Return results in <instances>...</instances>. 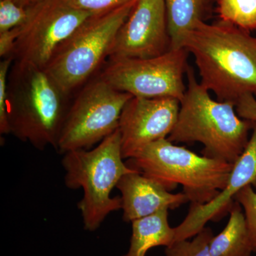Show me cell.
<instances>
[{
	"label": "cell",
	"mask_w": 256,
	"mask_h": 256,
	"mask_svg": "<svg viewBox=\"0 0 256 256\" xmlns=\"http://www.w3.org/2000/svg\"><path fill=\"white\" fill-rule=\"evenodd\" d=\"M220 22H201L185 37L182 47L194 57L200 84L217 100L236 104L256 97V36Z\"/></svg>",
	"instance_id": "1"
},
{
	"label": "cell",
	"mask_w": 256,
	"mask_h": 256,
	"mask_svg": "<svg viewBox=\"0 0 256 256\" xmlns=\"http://www.w3.org/2000/svg\"><path fill=\"white\" fill-rule=\"evenodd\" d=\"M186 77L178 121L168 139L173 143H201L204 156L234 164L246 148L255 122L240 118L235 104L214 100L190 66Z\"/></svg>",
	"instance_id": "2"
},
{
	"label": "cell",
	"mask_w": 256,
	"mask_h": 256,
	"mask_svg": "<svg viewBox=\"0 0 256 256\" xmlns=\"http://www.w3.org/2000/svg\"><path fill=\"white\" fill-rule=\"evenodd\" d=\"M44 68L15 60L8 78L10 133L37 150L56 149L69 107Z\"/></svg>",
	"instance_id": "3"
},
{
	"label": "cell",
	"mask_w": 256,
	"mask_h": 256,
	"mask_svg": "<svg viewBox=\"0 0 256 256\" xmlns=\"http://www.w3.org/2000/svg\"><path fill=\"white\" fill-rule=\"evenodd\" d=\"M124 160L118 128L94 149L64 153L66 186L84 191L78 208L86 230L95 232L108 216L122 208L121 197L111 193L124 175L136 171Z\"/></svg>",
	"instance_id": "4"
},
{
	"label": "cell",
	"mask_w": 256,
	"mask_h": 256,
	"mask_svg": "<svg viewBox=\"0 0 256 256\" xmlns=\"http://www.w3.org/2000/svg\"><path fill=\"white\" fill-rule=\"evenodd\" d=\"M126 163L169 192L182 185L192 204L213 200L225 188L234 166L224 160L198 156L168 138L144 146Z\"/></svg>",
	"instance_id": "5"
},
{
	"label": "cell",
	"mask_w": 256,
	"mask_h": 256,
	"mask_svg": "<svg viewBox=\"0 0 256 256\" xmlns=\"http://www.w3.org/2000/svg\"><path fill=\"white\" fill-rule=\"evenodd\" d=\"M136 2L90 16L57 48L44 69L64 96L86 82L108 57L116 35Z\"/></svg>",
	"instance_id": "6"
},
{
	"label": "cell",
	"mask_w": 256,
	"mask_h": 256,
	"mask_svg": "<svg viewBox=\"0 0 256 256\" xmlns=\"http://www.w3.org/2000/svg\"><path fill=\"white\" fill-rule=\"evenodd\" d=\"M132 97L100 77L84 88L69 107L57 150L60 153L90 149L119 127L124 106Z\"/></svg>",
	"instance_id": "7"
},
{
	"label": "cell",
	"mask_w": 256,
	"mask_h": 256,
	"mask_svg": "<svg viewBox=\"0 0 256 256\" xmlns=\"http://www.w3.org/2000/svg\"><path fill=\"white\" fill-rule=\"evenodd\" d=\"M188 50H170L148 58L109 60L100 77L120 92L134 97L174 98L181 101L186 87Z\"/></svg>",
	"instance_id": "8"
},
{
	"label": "cell",
	"mask_w": 256,
	"mask_h": 256,
	"mask_svg": "<svg viewBox=\"0 0 256 256\" xmlns=\"http://www.w3.org/2000/svg\"><path fill=\"white\" fill-rule=\"evenodd\" d=\"M28 20L20 28L13 58L45 68L56 50L90 13L75 9L64 0H38L28 6Z\"/></svg>",
	"instance_id": "9"
},
{
	"label": "cell",
	"mask_w": 256,
	"mask_h": 256,
	"mask_svg": "<svg viewBox=\"0 0 256 256\" xmlns=\"http://www.w3.org/2000/svg\"><path fill=\"white\" fill-rule=\"evenodd\" d=\"M171 50L164 0H137L122 25L109 53V60L148 58Z\"/></svg>",
	"instance_id": "10"
},
{
	"label": "cell",
	"mask_w": 256,
	"mask_h": 256,
	"mask_svg": "<svg viewBox=\"0 0 256 256\" xmlns=\"http://www.w3.org/2000/svg\"><path fill=\"white\" fill-rule=\"evenodd\" d=\"M180 108V101L174 98L132 96L124 106L119 122L124 160L133 158L150 143L169 137Z\"/></svg>",
	"instance_id": "11"
},
{
	"label": "cell",
	"mask_w": 256,
	"mask_h": 256,
	"mask_svg": "<svg viewBox=\"0 0 256 256\" xmlns=\"http://www.w3.org/2000/svg\"><path fill=\"white\" fill-rule=\"evenodd\" d=\"M240 158L234 163L228 182L213 200L204 204H191L184 220L175 227V242L188 240L205 228L210 220H218L229 212L236 195L252 185L256 190V122Z\"/></svg>",
	"instance_id": "12"
},
{
	"label": "cell",
	"mask_w": 256,
	"mask_h": 256,
	"mask_svg": "<svg viewBox=\"0 0 256 256\" xmlns=\"http://www.w3.org/2000/svg\"><path fill=\"white\" fill-rule=\"evenodd\" d=\"M116 188L121 193L122 220L126 222L132 223L162 210H175L188 202L184 194H172L138 171L124 175Z\"/></svg>",
	"instance_id": "13"
},
{
	"label": "cell",
	"mask_w": 256,
	"mask_h": 256,
	"mask_svg": "<svg viewBox=\"0 0 256 256\" xmlns=\"http://www.w3.org/2000/svg\"><path fill=\"white\" fill-rule=\"evenodd\" d=\"M168 210L133 220L129 249L122 256H146L152 248L172 245L175 242V232L170 226Z\"/></svg>",
	"instance_id": "14"
},
{
	"label": "cell",
	"mask_w": 256,
	"mask_h": 256,
	"mask_svg": "<svg viewBox=\"0 0 256 256\" xmlns=\"http://www.w3.org/2000/svg\"><path fill=\"white\" fill-rule=\"evenodd\" d=\"M225 228L210 242V256H252L256 252L240 204L234 201Z\"/></svg>",
	"instance_id": "15"
},
{
	"label": "cell",
	"mask_w": 256,
	"mask_h": 256,
	"mask_svg": "<svg viewBox=\"0 0 256 256\" xmlns=\"http://www.w3.org/2000/svg\"><path fill=\"white\" fill-rule=\"evenodd\" d=\"M171 50L183 48L185 37L205 16L212 0H164Z\"/></svg>",
	"instance_id": "16"
},
{
	"label": "cell",
	"mask_w": 256,
	"mask_h": 256,
	"mask_svg": "<svg viewBox=\"0 0 256 256\" xmlns=\"http://www.w3.org/2000/svg\"><path fill=\"white\" fill-rule=\"evenodd\" d=\"M220 20L246 31L256 30V0H220Z\"/></svg>",
	"instance_id": "17"
},
{
	"label": "cell",
	"mask_w": 256,
	"mask_h": 256,
	"mask_svg": "<svg viewBox=\"0 0 256 256\" xmlns=\"http://www.w3.org/2000/svg\"><path fill=\"white\" fill-rule=\"evenodd\" d=\"M214 237L210 228H204L192 240H176L165 249L166 256H210V245Z\"/></svg>",
	"instance_id": "18"
},
{
	"label": "cell",
	"mask_w": 256,
	"mask_h": 256,
	"mask_svg": "<svg viewBox=\"0 0 256 256\" xmlns=\"http://www.w3.org/2000/svg\"><path fill=\"white\" fill-rule=\"evenodd\" d=\"M28 6H21L14 0L0 1V32L21 28L28 20Z\"/></svg>",
	"instance_id": "19"
},
{
	"label": "cell",
	"mask_w": 256,
	"mask_h": 256,
	"mask_svg": "<svg viewBox=\"0 0 256 256\" xmlns=\"http://www.w3.org/2000/svg\"><path fill=\"white\" fill-rule=\"evenodd\" d=\"M234 200L242 207L249 236L256 250V190L248 185L236 195Z\"/></svg>",
	"instance_id": "20"
},
{
	"label": "cell",
	"mask_w": 256,
	"mask_h": 256,
	"mask_svg": "<svg viewBox=\"0 0 256 256\" xmlns=\"http://www.w3.org/2000/svg\"><path fill=\"white\" fill-rule=\"evenodd\" d=\"M14 58L8 57L0 63V133L10 134L8 116V78Z\"/></svg>",
	"instance_id": "21"
},
{
	"label": "cell",
	"mask_w": 256,
	"mask_h": 256,
	"mask_svg": "<svg viewBox=\"0 0 256 256\" xmlns=\"http://www.w3.org/2000/svg\"><path fill=\"white\" fill-rule=\"evenodd\" d=\"M75 9L98 15L117 9L133 0H64Z\"/></svg>",
	"instance_id": "22"
},
{
	"label": "cell",
	"mask_w": 256,
	"mask_h": 256,
	"mask_svg": "<svg viewBox=\"0 0 256 256\" xmlns=\"http://www.w3.org/2000/svg\"><path fill=\"white\" fill-rule=\"evenodd\" d=\"M20 28L0 32V56L4 58L13 57Z\"/></svg>",
	"instance_id": "23"
},
{
	"label": "cell",
	"mask_w": 256,
	"mask_h": 256,
	"mask_svg": "<svg viewBox=\"0 0 256 256\" xmlns=\"http://www.w3.org/2000/svg\"><path fill=\"white\" fill-rule=\"evenodd\" d=\"M237 114L242 118L256 122V99L255 96L246 95L236 104Z\"/></svg>",
	"instance_id": "24"
},
{
	"label": "cell",
	"mask_w": 256,
	"mask_h": 256,
	"mask_svg": "<svg viewBox=\"0 0 256 256\" xmlns=\"http://www.w3.org/2000/svg\"><path fill=\"white\" fill-rule=\"evenodd\" d=\"M14 1L21 6H28L36 2L38 0H14Z\"/></svg>",
	"instance_id": "25"
}]
</instances>
